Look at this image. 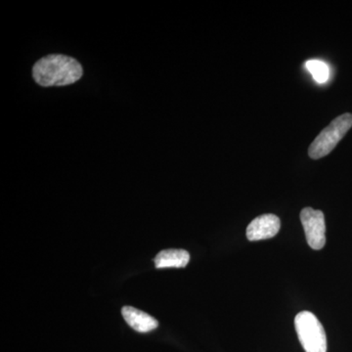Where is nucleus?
Here are the masks:
<instances>
[{
	"label": "nucleus",
	"mask_w": 352,
	"mask_h": 352,
	"mask_svg": "<svg viewBox=\"0 0 352 352\" xmlns=\"http://www.w3.org/2000/svg\"><path fill=\"white\" fill-rule=\"evenodd\" d=\"M189 261V252L180 249L164 250L159 252L154 259L156 268H182L188 264Z\"/></svg>",
	"instance_id": "0eeeda50"
},
{
	"label": "nucleus",
	"mask_w": 352,
	"mask_h": 352,
	"mask_svg": "<svg viewBox=\"0 0 352 352\" xmlns=\"http://www.w3.org/2000/svg\"><path fill=\"white\" fill-rule=\"evenodd\" d=\"M124 320L133 330L138 333H149L159 326V322L149 314L131 307L122 309Z\"/></svg>",
	"instance_id": "423d86ee"
},
{
	"label": "nucleus",
	"mask_w": 352,
	"mask_h": 352,
	"mask_svg": "<svg viewBox=\"0 0 352 352\" xmlns=\"http://www.w3.org/2000/svg\"><path fill=\"white\" fill-rule=\"evenodd\" d=\"M351 127L352 113H346L336 118L310 144L308 156L314 160L327 156L335 149L336 146L344 138Z\"/></svg>",
	"instance_id": "f03ea898"
},
{
	"label": "nucleus",
	"mask_w": 352,
	"mask_h": 352,
	"mask_svg": "<svg viewBox=\"0 0 352 352\" xmlns=\"http://www.w3.org/2000/svg\"><path fill=\"white\" fill-rule=\"evenodd\" d=\"M300 221L308 245L315 251L323 249L326 244V223L323 212L312 208H305L300 212Z\"/></svg>",
	"instance_id": "20e7f679"
},
{
	"label": "nucleus",
	"mask_w": 352,
	"mask_h": 352,
	"mask_svg": "<svg viewBox=\"0 0 352 352\" xmlns=\"http://www.w3.org/2000/svg\"><path fill=\"white\" fill-rule=\"evenodd\" d=\"M308 71L311 73L314 80L317 82L323 83L326 82L329 78V68L327 65L324 62L319 61V60H309L305 64Z\"/></svg>",
	"instance_id": "6e6552de"
},
{
	"label": "nucleus",
	"mask_w": 352,
	"mask_h": 352,
	"mask_svg": "<svg viewBox=\"0 0 352 352\" xmlns=\"http://www.w3.org/2000/svg\"><path fill=\"white\" fill-rule=\"evenodd\" d=\"M281 228V221L275 214L259 215L247 228L248 240L261 241L275 237Z\"/></svg>",
	"instance_id": "39448f33"
},
{
	"label": "nucleus",
	"mask_w": 352,
	"mask_h": 352,
	"mask_svg": "<svg viewBox=\"0 0 352 352\" xmlns=\"http://www.w3.org/2000/svg\"><path fill=\"white\" fill-rule=\"evenodd\" d=\"M82 65L74 58L53 54L36 62L32 69L34 80L43 87H63L82 78Z\"/></svg>",
	"instance_id": "f257e3e1"
},
{
	"label": "nucleus",
	"mask_w": 352,
	"mask_h": 352,
	"mask_svg": "<svg viewBox=\"0 0 352 352\" xmlns=\"http://www.w3.org/2000/svg\"><path fill=\"white\" fill-rule=\"evenodd\" d=\"M295 327L305 352H327L325 330L314 314L300 312L295 318Z\"/></svg>",
	"instance_id": "7ed1b4c3"
}]
</instances>
